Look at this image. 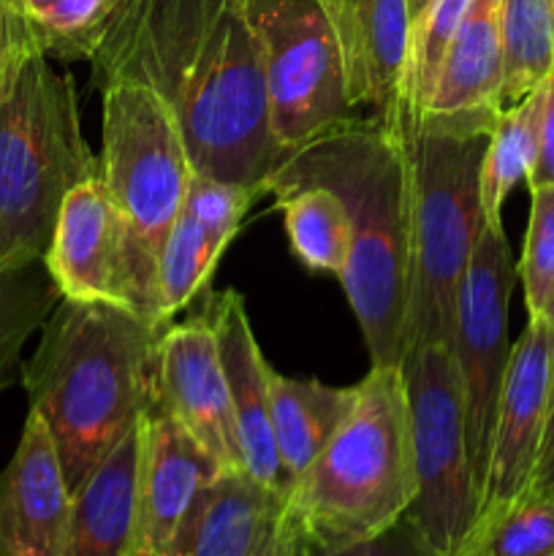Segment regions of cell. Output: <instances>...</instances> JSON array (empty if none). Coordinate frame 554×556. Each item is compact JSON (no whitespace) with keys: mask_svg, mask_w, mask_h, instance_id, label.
Segmentation results:
<instances>
[{"mask_svg":"<svg viewBox=\"0 0 554 556\" xmlns=\"http://www.w3.org/2000/svg\"><path fill=\"white\" fill-rule=\"evenodd\" d=\"M90 68L96 90L150 87L177 119L193 172L266 185L286 161L244 0H123Z\"/></svg>","mask_w":554,"mask_h":556,"instance_id":"cell-1","label":"cell"},{"mask_svg":"<svg viewBox=\"0 0 554 556\" xmlns=\"http://www.w3.org/2000/svg\"><path fill=\"white\" fill-rule=\"evenodd\" d=\"M168 326L74 299H60L43 324L38 348L22 364V386L74 494L158 405V348Z\"/></svg>","mask_w":554,"mask_h":556,"instance_id":"cell-2","label":"cell"},{"mask_svg":"<svg viewBox=\"0 0 554 556\" xmlns=\"http://www.w3.org/2000/svg\"><path fill=\"white\" fill-rule=\"evenodd\" d=\"M266 185H324L340 195L351 223L342 291L373 367H402L411 271V174L400 119L386 125L362 114L288 155Z\"/></svg>","mask_w":554,"mask_h":556,"instance_id":"cell-3","label":"cell"},{"mask_svg":"<svg viewBox=\"0 0 554 556\" xmlns=\"http://www.w3.org/2000/svg\"><path fill=\"white\" fill-rule=\"evenodd\" d=\"M416 497L411 413L402 367H373L313 465L288 492L286 510L320 548L378 535Z\"/></svg>","mask_w":554,"mask_h":556,"instance_id":"cell-4","label":"cell"},{"mask_svg":"<svg viewBox=\"0 0 554 556\" xmlns=\"http://www.w3.org/2000/svg\"><path fill=\"white\" fill-rule=\"evenodd\" d=\"M98 174L74 76L33 54L0 96V271L43 261L63 201Z\"/></svg>","mask_w":554,"mask_h":556,"instance_id":"cell-5","label":"cell"},{"mask_svg":"<svg viewBox=\"0 0 554 556\" xmlns=\"http://www.w3.org/2000/svg\"><path fill=\"white\" fill-rule=\"evenodd\" d=\"M411 174V271L405 353L451 342L456 291L483 228L481 161L487 134H451L400 114Z\"/></svg>","mask_w":554,"mask_h":556,"instance_id":"cell-6","label":"cell"},{"mask_svg":"<svg viewBox=\"0 0 554 556\" xmlns=\"http://www.w3.org/2000/svg\"><path fill=\"white\" fill-rule=\"evenodd\" d=\"M244 11L261 47L272 134L286 157L362 117L318 0H244Z\"/></svg>","mask_w":554,"mask_h":556,"instance_id":"cell-7","label":"cell"},{"mask_svg":"<svg viewBox=\"0 0 554 556\" xmlns=\"http://www.w3.org/2000/svg\"><path fill=\"white\" fill-rule=\"evenodd\" d=\"M101 92V177L136 237L158 258L188 195L193 163L166 103L144 85Z\"/></svg>","mask_w":554,"mask_h":556,"instance_id":"cell-8","label":"cell"},{"mask_svg":"<svg viewBox=\"0 0 554 556\" xmlns=\"http://www.w3.org/2000/svg\"><path fill=\"white\" fill-rule=\"evenodd\" d=\"M411 413L416 497L407 516L438 552L454 556L476 521L478 494L465 440L459 372L445 342L411 348L402 358Z\"/></svg>","mask_w":554,"mask_h":556,"instance_id":"cell-9","label":"cell"},{"mask_svg":"<svg viewBox=\"0 0 554 556\" xmlns=\"http://www.w3.org/2000/svg\"><path fill=\"white\" fill-rule=\"evenodd\" d=\"M43 264L63 299L114 304L168 326L161 315L158 258L119 215L101 174L63 201Z\"/></svg>","mask_w":554,"mask_h":556,"instance_id":"cell-10","label":"cell"},{"mask_svg":"<svg viewBox=\"0 0 554 556\" xmlns=\"http://www.w3.org/2000/svg\"><path fill=\"white\" fill-rule=\"evenodd\" d=\"M514 282L516 264L503 223L487 226L456 291L454 331L449 342L465 400V440L478 497L487 478L500 391L514 348L508 342Z\"/></svg>","mask_w":554,"mask_h":556,"instance_id":"cell-11","label":"cell"},{"mask_svg":"<svg viewBox=\"0 0 554 556\" xmlns=\"http://www.w3.org/2000/svg\"><path fill=\"white\" fill-rule=\"evenodd\" d=\"M158 407L201 445L221 472H244L221 348L204 307L163 331L158 348Z\"/></svg>","mask_w":554,"mask_h":556,"instance_id":"cell-12","label":"cell"},{"mask_svg":"<svg viewBox=\"0 0 554 556\" xmlns=\"http://www.w3.org/2000/svg\"><path fill=\"white\" fill-rule=\"evenodd\" d=\"M552 340L554 326L543 318H530L511 348L478 514L532 492L546 429Z\"/></svg>","mask_w":554,"mask_h":556,"instance_id":"cell-13","label":"cell"},{"mask_svg":"<svg viewBox=\"0 0 554 556\" xmlns=\"http://www.w3.org/2000/svg\"><path fill=\"white\" fill-rule=\"evenodd\" d=\"M223 476L201 445L161 407L141 418L130 556H168L196 497Z\"/></svg>","mask_w":554,"mask_h":556,"instance_id":"cell-14","label":"cell"},{"mask_svg":"<svg viewBox=\"0 0 554 556\" xmlns=\"http://www.w3.org/2000/svg\"><path fill=\"white\" fill-rule=\"evenodd\" d=\"M74 492L38 413L27 410L20 443L0 470V556H65Z\"/></svg>","mask_w":554,"mask_h":556,"instance_id":"cell-15","label":"cell"},{"mask_svg":"<svg viewBox=\"0 0 554 556\" xmlns=\"http://www.w3.org/2000/svg\"><path fill=\"white\" fill-rule=\"evenodd\" d=\"M326 11L348 79V96L362 114L394 125L402 114L411 11L407 0H318Z\"/></svg>","mask_w":554,"mask_h":556,"instance_id":"cell-16","label":"cell"},{"mask_svg":"<svg viewBox=\"0 0 554 556\" xmlns=\"http://www.w3.org/2000/svg\"><path fill=\"white\" fill-rule=\"evenodd\" d=\"M503 0H470L445 52L432 98L416 119L451 134H492L503 90Z\"/></svg>","mask_w":554,"mask_h":556,"instance_id":"cell-17","label":"cell"},{"mask_svg":"<svg viewBox=\"0 0 554 556\" xmlns=\"http://www.w3.org/2000/svg\"><path fill=\"white\" fill-rule=\"evenodd\" d=\"M201 307L210 313L212 326H215L234 421H237L239 445H242L244 476L288 497L291 486H288L286 470H282L280 454H277L275 434H272V367L250 329L242 296L237 291L206 293Z\"/></svg>","mask_w":554,"mask_h":556,"instance_id":"cell-18","label":"cell"},{"mask_svg":"<svg viewBox=\"0 0 554 556\" xmlns=\"http://www.w3.org/2000/svg\"><path fill=\"white\" fill-rule=\"evenodd\" d=\"M288 497L223 472L196 497L168 556H272Z\"/></svg>","mask_w":554,"mask_h":556,"instance_id":"cell-19","label":"cell"},{"mask_svg":"<svg viewBox=\"0 0 554 556\" xmlns=\"http://www.w3.org/2000/svg\"><path fill=\"white\" fill-rule=\"evenodd\" d=\"M141 421L74 494L65 556H130Z\"/></svg>","mask_w":554,"mask_h":556,"instance_id":"cell-20","label":"cell"},{"mask_svg":"<svg viewBox=\"0 0 554 556\" xmlns=\"http://www.w3.org/2000/svg\"><path fill=\"white\" fill-rule=\"evenodd\" d=\"M356 400V386L337 389L313 378H286L277 369L269 375V413L277 454L288 486L304 476L324 451Z\"/></svg>","mask_w":554,"mask_h":556,"instance_id":"cell-21","label":"cell"},{"mask_svg":"<svg viewBox=\"0 0 554 556\" xmlns=\"http://www.w3.org/2000/svg\"><path fill=\"white\" fill-rule=\"evenodd\" d=\"M293 255L313 271L340 277L351 253V223L340 195L324 185H272Z\"/></svg>","mask_w":554,"mask_h":556,"instance_id":"cell-22","label":"cell"},{"mask_svg":"<svg viewBox=\"0 0 554 556\" xmlns=\"http://www.w3.org/2000/svg\"><path fill=\"white\" fill-rule=\"evenodd\" d=\"M543 85L514 106L503 109L487 139L481 161V204L489 226L503 223V204L511 190L530 177L541 139Z\"/></svg>","mask_w":554,"mask_h":556,"instance_id":"cell-23","label":"cell"},{"mask_svg":"<svg viewBox=\"0 0 554 556\" xmlns=\"http://www.w3.org/2000/svg\"><path fill=\"white\" fill-rule=\"evenodd\" d=\"M503 90L508 109L543 85L554 68V0H503Z\"/></svg>","mask_w":554,"mask_h":556,"instance_id":"cell-24","label":"cell"},{"mask_svg":"<svg viewBox=\"0 0 554 556\" xmlns=\"http://www.w3.org/2000/svg\"><path fill=\"white\" fill-rule=\"evenodd\" d=\"M60 299L43 261L0 271V394L22 380V351L43 329Z\"/></svg>","mask_w":554,"mask_h":556,"instance_id":"cell-25","label":"cell"},{"mask_svg":"<svg viewBox=\"0 0 554 556\" xmlns=\"http://www.w3.org/2000/svg\"><path fill=\"white\" fill-rule=\"evenodd\" d=\"M454 556H554V494L530 492L478 514Z\"/></svg>","mask_w":554,"mask_h":556,"instance_id":"cell-26","label":"cell"},{"mask_svg":"<svg viewBox=\"0 0 554 556\" xmlns=\"http://www.w3.org/2000/svg\"><path fill=\"white\" fill-rule=\"evenodd\" d=\"M223 253L226 248L217 244L182 206L158 253V293H161V315L166 324H172L179 309L193 304L199 293L206 291Z\"/></svg>","mask_w":554,"mask_h":556,"instance_id":"cell-27","label":"cell"},{"mask_svg":"<svg viewBox=\"0 0 554 556\" xmlns=\"http://www.w3.org/2000/svg\"><path fill=\"white\" fill-rule=\"evenodd\" d=\"M47 58L90 60L123 0H25Z\"/></svg>","mask_w":554,"mask_h":556,"instance_id":"cell-28","label":"cell"},{"mask_svg":"<svg viewBox=\"0 0 554 556\" xmlns=\"http://www.w3.org/2000/svg\"><path fill=\"white\" fill-rule=\"evenodd\" d=\"M467 5L470 0H429L421 16L413 22L405 81H402V112L411 117H418L427 109L440 65L459 30Z\"/></svg>","mask_w":554,"mask_h":556,"instance_id":"cell-29","label":"cell"},{"mask_svg":"<svg viewBox=\"0 0 554 556\" xmlns=\"http://www.w3.org/2000/svg\"><path fill=\"white\" fill-rule=\"evenodd\" d=\"M530 223L516 277L525 288V307L530 318H541L554 293V185L530 188Z\"/></svg>","mask_w":554,"mask_h":556,"instance_id":"cell-30","label":"cell"},{"mask_svg":"<svg viewBox=\"0 0 554 556\" xmlns=\"http://www.w3.org/2000/svg\"><path fill=\"white\" fill-rule=\"evenodd\" d=\"M266 193H269L266 185L228 182V179L206 177V174L193 172L188 195H185V210L204 226V231L217 244L228 248L231 239L237 237L250 206Z\"/></svg>","mask_w":554,"mask_h":556,"instance_id":"cell-31","label":"cell"},{"mask_svg":"<svg viewBox=\"0 0 554 556\" xmlns=\"http://www.w3.org/2000/svg\"><path fill=\"white\" fill-rule=\"evenodd\" d=\"M43 52L25 0H0V96L27 58Z\"/></svg>","mask_w":554,"mask_h":556,"instance_id":"cell-32","label":"cell"},{"mask_svg":"<svg viewBox=\"0 0 554 556\" xmlns=\"http://www.w3.org/2000/svg\"><path fill=\"white\" fill-rule=\"evenodd\" d=\"M315 546V543H313ZM315 556H445L443 552L429 543V538L424 535L416 527V521L411 516H402L394 525L386 527L378 535L367 538L362 543H353V546L342 548H320L315 546Z\"/></svg>","mask_w":554,"mask_h":556,"instance_id":"cell-33","label":"cell"},{"mask_svg":"<svg viewBox=\"0 0 554 556\" xmlns=\"http://www.w3.org/2000/svg\"><path fill=\"white\" fill-rule=\"evenodd\" d=\"M530 188L554 185V68L543 81V112H541V139H538V157L527 177Z\"/></svg>","mask_w":554,"mask_h":556,"instance_id":"cell-34","label":"cell"},{"mask_svg":"<svg viewBox=\"0 0 554 556\" xmlns=\"http://www.w3.org/2000/svg\"><path fill=\"white\" fill-rule=\"evenodd\" d=\"M532 492L554 494V340L552 358H549V402H546V429H543L541 456H538Z\"/></svg>","mask_w":554,"mask_h":556,"instance_id":"cell-35","label":"cell"},{"mask_svg":"<svg viewBox=\"0 0 554 556\" xmlns=\"http://www.w3.org/2000/svg\"><path fill=\"white\" fill-rule=\"evenodd\" d=\"M272 556H315V546L310 541L307 532L302 530L297 519L291 514H282L280 530H277L275 548H272Z\"/></svg>","mask_w":554,"mask_h":556,"instance_id":"cell-36","label":"cell"},{"mask_svg":"<svg viewBox=\"0 0 554 556\" xmlns=\"http://www.w3.org/2000/svg\"><path fill=\"white\" fill-rule=\"evenodd\" d=\"M429 0H407V11H411V20L416 22L418 16H421V11L427 9Z\"/></svg>","mask_w":554,"mask_h":556,"instance_id":"cell-37","label":"cell"},{"mask_svg":"<svg viewBox=\"0 0 554 556\" xmlns=\"http://www.w3.org/2000/svg\"><path fill=\"white\" fill-rule=\"evenodd\" d=\"M541 318L546 320V324L554 326V293H552V296H549V302H546V307H543Z\"/></svg>","mask_w":554,"mask_h":556,"instance_id":"cell-38","label":"cell"}]
</instances>
